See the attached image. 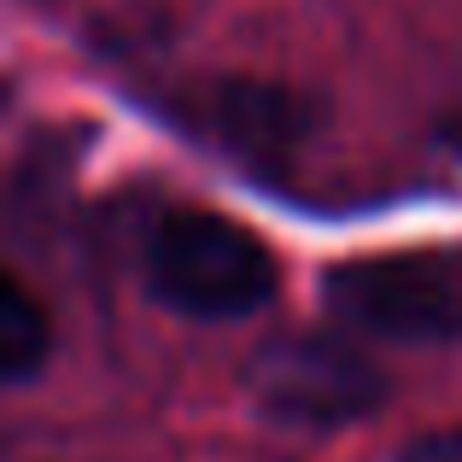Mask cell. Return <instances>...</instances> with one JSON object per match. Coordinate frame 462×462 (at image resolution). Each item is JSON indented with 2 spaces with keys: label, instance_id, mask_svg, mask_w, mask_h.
<instances>
[{
  "label": "cell",
  "instance_id": "cell-3",
  "mask_svg": "<svg viewBox=\"0 0 462 462\" xmlns=\"http://www.w3.org/2000/svg\"><path fill=\"white\" fill-rule=\"evenodd\" d=\"M246 386L275 421L346 428L386 398V381L357 346L334 334H282L246 363Z\"/></svg>",
  "mask_w": 462,
  "mask_h": 462
},
{
  "label": "cell",
  "instance_id": "cell-4",
  "mask_svg": "<svg viewBox=\"0 0 462 462\" xmlns=\"http://www.w3.org/2000/svg\"><path fill=\"white\" fill-rule=\"evenodd\" d=\"M47 346H53L47 310L30 299V287L18 275H6L0 282V369H6V381H30L42 369Z\"/></svg>",
  "mask_w": 462,
  "mask_h": 462
},
{
  "label": "cell",
  "instance_id": "cell-2",
  "mask_svg": "<svg viewBox=\"0 0 462 462\" xmlns=\"http://www.w3.org/2000/svg\"><path fill=\"white\" fill-rule=\"evenodd\" d=\"M339 322L381 339H462V252H386L328 270Z\"/></svg>",
  "mask_w": 462,
  "mask_h": 462
},
{
  "label": "cell",
  "instance_id": "cell-5",
  "mask_svg": "<svg viewBox=\"0 0 462 462\" xmlns=\"http://www.w3.org/2000/svg\"><path fill=\"white\" fill-rule=\"evenodd\" d=\"M398 462H462V428H445V433H428V439L404 445Z\"/></svg>",
  "mask_w": 462,
  "mask_h": 462
},
{
  "label": "cell",
  "instance_id": "cell-1",
  "mask_svg": "<svg viewBox=\"0 0 462 462\" xmlns=\"http://www.w3.org/2000/svg\"><path fill=\"white\" fill-rule=\"evenodd\" d=\"M147 287L193 322H235L275 299V258L217 211H176L147 246Z\"/></svg>",
  "mask_w": 462,
  "mask_h": 462
}]
</instances>
